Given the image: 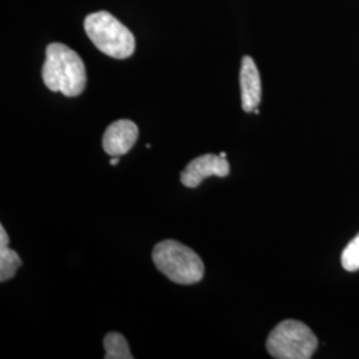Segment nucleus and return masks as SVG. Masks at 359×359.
<instances>
[{
  "instance_id": "6e6552de",
  "label": "nucleus",
  "mask_w": 359,
  "mask_h": 359,
  "mask_svg": "<svg viewBox=\"0 0 359 359\" xmlns=\"http://www.w3.org/2000/svg\"><path fill=\"white\" fill-rule=\"evenodd\" d=\"M105 359H132L133 355L129 350L127 339L118 333H108L104 338Z\"/></svg>"
},
{
  "instance_id": "f257e3e1",
  "label": "nucleus",
  "mask_w": 359,
  "mask_h": 359,
  "mask_svg": "<svg viewBox=\"0 0 359 359\" xmlns=\"http://www.w3.org/2000/svg\"><path fill=\"white\" fill-rule=\"evenodd\" d=\"M41 76L48 90L62 92L67 97H76L87 86L81 57L62 43H52L47 47Z\"/></svg>"
},
{
  "instance_id": "9d476101",
  "label": "nucleus",
  "mask_w": 359,
  "mask_h": 359,
  "mask_svg": "<svg viewBox=\"0 0 359 359\" xmlns=\"http://www.w3.org/2000/svg\"><path fill=\"white\" fill-rule=\"evenodd\" d=\"M341 262L347 271L359 270V233L347 244L341 257Z\"/></svg>"
},
{
  "instance_id": "f03ea898",
  "label": "nucleus",
  "mask_w": 359,
  "mask_h": 359,
  "mask_svg": "<svg viewBox=\"0 0 359 359\" xmlns=\"http://www.w3.org/2000/svg\"><path fill=\"white\" fill-rule=\"evenodd\" d=\"M152 259L157 269L172 283L179 285L200 283L205 273V265L200 256L187 245L175 240H165L156 245Z\"/></svg>"
},
{
  "instance_id": "9b49d317",
  "label": "nucleus",
  "mask_w": 359,
  "mask_h": 359,
  "mask_svg": "<svg viewBox=\"0 0 359 359\" xmlns=\"http://www.w3.org/2000/svg\"><path fill=\"white\" fill-rule=\"evenodd\" d=\"M8 241H10V240H8L7 231H6L3 225H0V248L8 246Z\"/></svg>"
},
{
  "instance_id": "39448f33",
  "label": "nucleus",
  "mask_w": 359,
  "mask_h": 359,
  "mask_svg": "<svg viewBox=\"0 0 359 359\" xmlns=\"http://www.w3.org/2000/svg\"><path fill=\"white\" fill-rule=\"evenodd\" d=\"M231 173L229 161L219 154H203L192 160L181 173V182L187 188H197L210 176L226 177Z\"/></svg>"
},
{
  "instance_id": "423d86ee",
  "label": "nucleus",
  "mask_w": 359,
  "mask_h": 359,
  "mask_svg": "<svg viewBox=\"0 0 359 359\" xmlns=\"http://www.w3.org/2000/svg\"><path fill=\"white\" fill-rule=\"evenodd\" d=\"M139 128L137 126L127 120H117L112 123L104 133L103 148L105 154L115 157L128 154L137 142Z\"/></svg>"
},
{
  "instance_id": "0eeeda50",
  "label": "nucleus",
  "mask_w": 359,
  "mask_h": 359,
  "mask_svg": "<svg viewBox=\"0 0 359 359\" xmlns=\"http://www.w3.org/2000/svg\"><path fill=\"white\" fill-rule=\"evenodd\" d=\"M241 100L245 112H253L261 103L262 86L256 63L250 56H244L240 72Z\"/></svg>"
},
{
  "instance_id": "7ed1b4c3",
  "label": "nucleus",
  "mask_w": 359,
  "mask_h": 359,
  "mask_svg": "<svg viewBox=\"0 0 359 359\" xmlns=\"http://www.w3.org/2000/svg\"><path fill=\"white\" fill-rule=\"evenodd\" d=\"M84 29L99 51L115 59H127L133 55L135 36L112 13L97 11L84 20Z\"/></svg>"
},
{
  "instance_id": "20e7f679",
  "label": "nucleus",
  "mask_w": 359,
  "mask_h": 359,
  "mask_svg": "<svg viewBox=\"0 0 359 359\" xmlns=\"http://www.w3.org/2000/svg\"><path fill=\"white\" fill-rule=\"evenodd\" d=\"M318 347V339L304 322L286 320L270 332L266 348L273 358L309 359Z\"/></svg>"
},
{
  "instance_id": "1a4fd4ad",
  "label": "nucleus",
  "mask_w": 359,
  "mask_h": 359,
  "mask_svg": "<svg viewBox=\"0 0 359 359\" xmlns=\"http://www.w3.org/2000/svg\"><path fill=\"white\" fill-rule=\"evenodd\" d=\"M20 266L22 259L15 250L8 246L0 248V283L11 280Z\"/></svg>"
},
{
  "instance_id": "f8f14e48",
  "label": "nucleus",
  "mask_w": 359,
  "mask_h": 359,
  "mask_svg": "<svg viewBox=\"0 0 359 359\" xmlns=\"http://www.w3.org/2000/svg\"><path fill=\"white\" fill-rule=\"evenodd\" d=\"M117 164H118V156H115V157H112V158H111V165H114V167H115Z\"/></svg>"
},
{
  "instance_id": "ddd939ff",
  "label": "nucleus",
  "mask_w": 359,
  "mask_h": 359,
  "mask_svg": "<svg viewBox=\"0 0 359 359\" xmlns=\"http://www.w3.org/2000/svg\"><path fill=\"white\" fill-rule=\"evenodd\" d=\"M219 156H221V157H224V158H226V154H224V152H221Z\"/></svg>"
}]
</instances>
